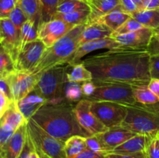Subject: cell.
<instances>
[{
  "label": "cell",
  "mask_w": 159,
  "mask_h": 158,
  "mask_svg": "<svg viewBox=\"0 0 159 158\" xmlns=\"http://www.w3.org/2000/svg\"><path fill=\"white\" fill-rule=\"evenodd\" d=\"M1 41H2V37H0V43H1Z\"/></svg>",
  "instance_id": "9f6ffc18"
},
{
  "label": "cell",
  "mask_w": 159,
  "mask_h": 158,
  "mask_svg": "<svg viewBox=\"0 0 159 158\" xmlns=\"http://www.w3.org/2000/svg\"><path fill=\"white\" fill-rule=\"evenodd\" d=\"M29 158H40V156H38V154H37V152L35 151V150H34L31 152L30 154Z\"/></svg>",
  "instance_id": "f5cc1de1"
},
{
  "label": "cell",
  "mask_w": 159,
  "mask_h": 158,
  "mask_svg": "<svg viewBox=\"0 0 159 158\" xmlns=\"http://www.w3.org/2000/svg\"><path fill=\"white\" fill-rule=\"evenodd\" d=\"M7 80L13 102L23 99L35 88L40 77L30 71L15 70L8 74Z\"/></svg>",
  "instance_id": "30bf717a"
},
{
  "label": "cell",
  "mask_w": 159,
  "mask_h": 158,
  "mask_svg": "<svg viewBox=\"0 0 159 158\" xmlns=\"http://www.w3.org/2000/svg\"><path fill=\"white\" fill-rule=\"evenodd\" d=\"M12 102H13L11 101L6 94L0 91V120L11 106Z\"/></svg>",
  "instance_id": "b9f144b4"
},
{
  "label": "cell",
  "mask_w": 159,
  "mask_h": 158,
  "mask_svg": "<svg viewBox=\"0 0 159 158\" xmlns=\"http://www.w3.org/2000/svg\"><path fill=\"white\" fill-rule=\"evenodd\" d=\"M82 10H90L87 0H61L57 13H70Z\"/></svg>",
  "instance_id": "f546056e"
},
{
  "label": "cell",
  "mask_w": 159,
  "mask_h": 158,
  "mask_svg": "<svg viewBox=\"0 0 159 158\" xmlns=\"http://www.w3.org/2000/svg\"><path fill=\"white\" fill-rule=\"evenodd\" d=\"M68 81L65 64L57 65L40 76L36 88L50 104H60L67 101L65 98V85Z\"/></svg>",
  "instance_id": "5b68a950"
},
{
  "label": "cell",
  "mask_w": 159,
  "mask_h": 158,
  "mask_svg": "<svg viewBox=\"0 0 159 158\" xmlns=\"http://www.w3.org/2000/svg\"><path fill=\"white\" fill-rule=\"evenodd\" d=\"M17 2L18 0H0V19L9 18L17 6Z\"/></svg>",
  "instance_id": "74e56055"
},
{
  "label": "cell",
  "mask_w": 159,
  "mask_h": 158,
  "mask_svg": "<svg viewBox=\"0 0 159 158\" xmlns=\"http://www.w3.org/2000/svg\"><path fill=\"white\" fill-rule=\"evenodd\" d=\"M86 146L87 149L95 152V153L104 155V156L107 154V150H105L103 145L96 135L89 136L86 138Z\"/></svg>",
  "instance_id": "8d00e7d4"
},
{
  "label": "cell",
  "mask_w": 159,
  "mask_h": 158,
  "mask_svg": "<svg viewBox=\"0 0 159 158\" xmlns=\"http://www.w3.org/2000/svg\"><path fill=\"white\" fill-rule=\"evenodd\" d=\"M0 121L2 123L6 124V125L10 127L11 129H12L14 131H16L22 125L27 122L21 113V112L19 110L16 102H12L11 106L9 107L7 112L5 113V115Z\"/></svg>",
  "instance_id": "d4e9b609"
},
{
  "label": "cell",
  "mask_w": 159,
  "mask_h": 158,
  "mask_svg": "<svg viewBox=\"0 0 159 158\" xmlns=\"http://www.w3.org/2000/svg\"><path fill=\"white\" fill-rule=\"evenodd\" d=\"M127 112L121 125L136 134L155 138L159 133V107L137 104L126 105Z\"/></svg>",
  "instance_id": "277c9868"
},
{
  "label": "cell",
  "mask_w": 159,
  "mask_h": 158,
  "mask_svg": "<svg viewBox=\"0 0 159 158\" xmlns=\"http://www.w3.org/2000/svg\"><path fill=\"white\" fill-rule=\"evenodd\" d=\"M16 131L0 121V153Z\"/></svg>",
  "instance_id": "f35d334b"
},
{
  "label": "cell",
  "mask_w": 159,
  "mask_h": 158,
  "mask_svg": "<svg viewBox=\"0 0 159 158\" xmlns=\"http://www.w3.org/2000/svg\"><path fill=\"white\" fill-rule=\"evenodd\" d=\"M47 48L46 45L39 38L23 45L20 48L15 62L16 70L31 72L40 63Z\"/></svg>",
  "instance_id": "9c48e42d"
},
{
  "label": "cell",
  "mask_w": 159,
  "mask_h": 158,
  "mask_svg": "<svg viewBox=\"0 0 159 158\" xmlns=\"http://www.w3.org/2000/svg\"><path fill=\"white\" fill-rule=\"evenodd\" d=\"M113 33V31L105 25L97 22H91L85 26L81 36L79 45L93 40L110 37Z\"/></svg>",
  "instance_id": "44dd1931"
},
{
  "label": "cell",
  "mask_w": 159,
  "mask_h": 158,
  "mask_svg": "<svg viewBox=\"0 0 159 158\" xmlns=\"http://www.w3.org/2000/svg\"><path fill=\"white\" fill-rule=\"evenodd\" d=\"M38 26L32 20H28L22 26L20 29L21 38V47L26 43L38 39Z\"/></svg>",
  "instance_id": "1f68e13d"
},
{
  "label": "cell",
  "mask_w": 159,
  "mask_h": 158,
  "mask_svg": "<svg viewBox=\"0 0 159 158\" xmlns=\"http://www.w3.org/2000/svg\"><path fill=\"white\" fill-rule=\"evenodd\" d=\"M120 3L122 10L130 15L138 11V7L132 0H120Z\"/></svg>",
  "instance_id": "f6af8a7d"
},
{
  "label": "cell",
  "mask_w": 159,
  "mask_h": 158,
  "mask_svg": "<svg viewBox=\"0 0 159 158\" xmlns=\"http://www.w3.org/2000/svg\"><path fill=\"white\" fill-rule=\"evenodd\" d=\"M47 102V99L37 91L35 87L27 95L16 102V105L19 110L27 121Z\"/></svg>",
  "instance_id": "e0dca14e"
},
{
  "label": "cell",
  "mask_w": 159,
  "mask_h": 158,
  "mask_svg": "<svg viewBox=\"0 0 159 158\" xmlns=\"http://www.w3.org/2000/svg\"><path fill=\"white\" fill-rule=\"evenodd\" d=\"M65 98L69 102H78L83 99L82 83L67 81L65 85Z\"/></svg>",
  "instance_id": "d6a6232c"
},
{
  "label": "cell",
  "mask_w": 159,
  "mask_h": 158,
  "mask_svg": "<svg viewBox=\"0 0 159 158\" xmlns=\"http://www.w3.org/2000/svg\"><path fill=\"white\" fill-rule=\"evenodd\" d=\"M95 89H96V85L93 80L82 82V91L85 99L90 97L94 93Z\"/></svg>",
  "instance_id": "7bdbcfd3"
},
{
  "label": "cell",
  "mask_w": 159,
  "mask_h": 158,
  "mask_svg": "<svg viewBox=\"0 0 159 158\" xmlns=\"http://www.w3.org/2000/svg\"><path fill=\"white\" fill-rule=\"evenodd\" d=\"M75 158H105V156L96 153L92 150H89V149H86Z\"/></svg>",
  "instance_id": "c3c4849f"
},
{
  "label": "cell",
  "mask_w": 159,
  "mask_h": 158,
  "mask_svg": "<svg viewBox=\"0 0 159 158\" xmlns=\"http://www.w3.org/2000/svg\"><path fill=\"white\" fill-rule=\"evenodd\" d=\"M0 91L4 94H6L11 101L13 102L12 94H11L10 88H9V82H8L6 76L0 75Z\"/></svg>",
  "instance_id": "bcb514c9"
},
{
  "label": "cell",
  "mask_w": 159,
  "mask_h": 158,
  "mask_svg": "<svg viewBox=\"0 0 159 158\" xmlns=\"http://www.w3.org/2000/svg\"><path fill=\"white\" fill-rule=\"evenodd\" d=\"M0 158H3V157H2V156L1 154H0Z\"/></svg>",
  "instance_id": "11a10c76"
},
{
  "label": "cell",
  "mask_w": 159,
  "mask_h": 158,
  "mask_svg": "<svg viewBox=\"0 0 159 158\" xmlns=\"http://www.w3.org/2000/svg\"><path fill=\"white\" fill-rule=\"evenodd\" d=\"M159 8V0H144L143 9H154Z\"/></svg>",
  "instance_id": "f907efd6"
},
{
  "label": "cell",
  "mask_w": 159,
  "mask_h": 158,
  "mask_svg": "<svg viewBox=\"0 0 159 158\" xmlns=\"http://www.w3.org/2000/svg\"><path fill=\"white\" fill-rule=\"evenodd\" d=\"M71 102L46 103L31 119L53 137L65 143L73 136H91L79 123Z\"/></svg>",
  "instance_id": "7a4b0ae2"
},
{
  "label": "cell",
  "mask_w": 159,
  "mask_h": 158,
  "mask_svg": "<svg viewBox=\"0 0 159 158\" xmlns=\"http://www.w3.org/2000/svg\"><path fill=\"white\" fill-rule=\"evenodd\" d=\"M85 26L86 24L74 26L58 41L47 48L40 63L31 72L40 77L43 72L54 67L69 63L79 47L81 36Z\"/></svg>",
  "instance_id": "3957f363"
},
{
  "label": "cell",
  "mask_w": 159,
  "mask_h": 158,
  "mask_svg": "<svg viewBox=\"0 0 159 158\" xmlns=\"http://www.w3.org/2000/svg\"><path fill=\"white\" fill-rule=\"evenodd\" d=\"M105 158H146L145 153H135V154H119V153H109Z\"/></svg>",
  "instance_id": "7dc6e473"
},
{
  "label": "cell",
  "mask_w": 159,
  "mask_h": 158,
  "mask_svg": "<svg viewBox=\"0 0 159 158\" xmlns=\"http://www.w3.org/2000/svg\"><path fill=\"white\" fill-rule=\"evenodd\" d=\"M131 16L145 27L155 29L159 26V8L137 11Z\"/></svg>",
  "instance_id": "484cf974"
},
{
  "label": "cell",
  "mask_w": 159,
  "mask_h": 158,
  "mask_svg": "<svg viewBox=\"0 0 159 158\" xmlns=\"http://www.w3.org/2000/svg\"><path fill=\"white\" fill-rule=\"evenodd\" d=\"M74 112L79 123L90 136L100 134L109 129L92 112L91 101L83 99L78 102Z\"/></svg>",
  "instance_id": "8fae6325"
},
{
  "label": "cell",
  "mask_w": 159,
  "mask_h": 158,
  "mask_svg": "<svg viewBox=\"0 0 159 158\" xmlns=\"http://www.w3.org/2000/svg\"><path fill=\"white\" fill-rule=\"evenodd\" d=\"M96 89L88 100L91 102H112L124 105H135L136 101L133 94L132 85L121 83H104L94 81Z\"/></svg>",
  "instance_id": "52a82bcc"
},
{
  "label": "cell",
  "mask_w": 159,
  "mask_h": 158,
  "mask_svg": "<svg viewBox=\"0 0 159 158\" xmlns=\"http://www.w3.org/2000/svg\"><path fill=\"white\" fill-rule=\"evenodd\" d=\"M86 138L82 136H73L65 143V152L67 158H75L87 149Z\"/></svg>",
  "instance_id": "83f0119b"
},
{
  "label": "cell",
  "mask_w": 159,
  "mask_h": 158,
  "mask_svg": "<svg viewBox=\"0 0 159 158\" xmlns=\"http://www.w3.org/2000/svg\"><path fill=\"white\" fill-rule=\"evenodd\" d=\"M90 12H91L90 10H82L70 12V13H57L54 15V19L62 20L73 26L87 24L89 22Z\"/></svg>",
  "instance_id": "f1b7e54d"
},
{
  "label": "cell",
  "mask_w": 159,
  "mask_h": 158,
  "mask_svg": "<svg viewBox=\"0 0 159 158\" xmlns=\"http://www.w3.org/2000/svg\"><path fill=\"white\" fill-rule=\"evenodd\" d=\"M153 138L142 134H137L116 147L110 153L119 154H135V153H145L148 146Z\"/></svg>",
  "instance_id": "d6986e66"
},
{
  "label": "cell",
  "mask_w": 159,
  "mask_h": 158,
  "mask_svg": "<svg viewBox=\"0 0 159 158\" xmlns=\"http://www.w3.org/2000/svg\"><path fill=\"white\" fill-rule=\"evenodd\" d=\"M26 129L36 152L50 158H67L65 143L48 134L31 119L26 122Z\"/></svg>",
  "instance_id": "8992f818"
},
{
  "label": "cell",
  "mask_w": 159,
  "mask_h": 158,
  "mask_svg": "<svg viewBox=\"0 0 159 158\" xmlns=\"http://www.w3.org/2000/svg\"><path fill=\"white\" fill-rule=\"evenodd\" d=\"M27 137L26 122L14 133L7 143L4 146L0 154L3 158H18L21 153Z\"/></svg>",
  "instance_id": "ac0fdd59"
},
{
  "label": "cell",
  "mask_w": 159,
  "mask_h": 158,
  "mask_svg": "<svg viewBox=\"0 0 159 158\" xmlns=\"http://www.w3.org/2000/svg\"><path fill=\"white\" fill-rule=\"evenodd\" d=\"M17 5L23 11L30 20L39 26L41 18V7L40 0H18Z\"/></svg>",
  "instance_id": "4316f807"
},
{
  "label": "cell",
  "mask_w": 159,
  "mask_h": 158,
  "mask_svg": "<svg viewBox=\"0 0 159 158\" xmlns=\"http://www.w3.org/2000/svg\"><path fill=\"white\" fill-rule=\"evenodd\" d=\"M90 7L89 22L93 21L116 9H122L120 0H87Z\"/></svg>",
  "instance_id": "ffe728a7"
},
{
  "label": "cell",
  "mask_w": 159,
  "mask_h": 158,
  "mask_svg": "<svg viewBox=\"0 0 159 158\" xmlns=\"http://www.w3.org/2000/svg\"><path fill=\"white\" fill-rule=\"evenodd\" d=\"M154 33H155V34H159V26L156 29H154Z\"/></svg>",
  "instance_id": "db71d44e"
},
{
  "label": "cell",
  "mask_w": 159,
  "mask_h": 158,
  "mask_svg": "<svg viewBox=\"0 0 159 158\" xmlns=\"http://www.w3.org/2000/svg\"><path fill=\"white\" fill-rule=\"evenodd\" d=\"M151 54L147 48H113L89 56L82 64L92 73L93 81L104 83L148 85Z\"/></svg>",
  "instance_id": "6da1fadb"
},
{
  "label": "cell",
  "mask_w": 159,
  "mask_h": 158,
  "mask_svg": "<svg viewBox=\"0 0 159 158\" xmlns=\"http://www.w3.org/2000/svg\"><path fill=\"white\" fill-rule=\"evenodd\" d=\"M131 17L130 14L124 12L122 9H116L114 11L109 12L96 20L92 22H97V23L103 24L110 28L114 32L115 30L120 27L127 20ZM91 23V22H90Z\"/></svg>",
  "instance_id": "7402d4cb"
},
{
  "label": "cell",
  "mask_w": 159,
  "mask_h": 158,
  "mask_svg": "<svg viewBox=\"0 0 159 158\" xmlns=\"http://www.w3.org/2000/svg\"><path fill=\"white\" fill-rule=\"evenodd\" d=\"M149 89L159 99V79L152 78L148 85Z\"/></svg>",
  "instance_id": "681fc988"
},
{
  "label": "cell",
  "mask_w": 159,
  "mask_h": 158,
  "mask_svg": "<svg viewBox=\"0 0 159 158\" xmlns=\"http://www.w3.org/2000/svg\"><path fill=\"white\" fill-rule=\"evenodd\" d=\"M65 74L68 81L82 83L93 80L92 73L85 68L82 62L75 64H65Z\"/></svg>",
  "instance_id": "603a6c76"
},
{
  "label": "cell",
  "mask_w": 159,
  "mask_h": 158,
  "mask_svg": "<svg viewBox=\"0 0 159 158\" xmlns=\"http://www.w3.org/2000/svg\"><path fill=\"white\" fill-rule=\"evenodd\" d=\"M147 50L151 56L159 55V34H154Z\"/></svg>",
  "instance_id": "ee69618b"
},
{
  "label": "cell",
  "mask_w": 159,
  "mask_h": 158,
  "mask_svg": "<svg viewBox=\"0 0 159 158\" xmlns=\"http://www.w3.org/2000/svg\"><path fill=\"white\" fill-rule=\"evenodd\" d=\"M135 135H137L136 133L120 125L109 128L107 131L97 134L96 136L102 143L107 153H109L113 151L116 147L124 143Z\"/></svg>",
  "instance_id": "5bb4252c"
},
{
  "label": "cell",
  "mask_w": 159,
  "mask_h": 158,
  "mask_svg": "<svg viewBox=\"0 0 159 158\" xmlns=\"http://www.w3.org/2000/svg\"><path fill=\"white\" fill-rule=\"evenodd\" d=\"M120 46H122L113 37H107V38L87 42L83 44L79 45L75 54L73 55L71 61L68 64H75L81 63L82 61V58L85 56L95 50L102 49L110 50L113 49V48L120 47Z\"/></svg>",
  "instance_id": "9a60e30c"
},
{
  "label": "cell",
  "mask_w": 159,
  "mask_h": 158,
  "mask_svg": "<svg viewBox=\"0 0 159 158\" xmlns=\"http://www.w3.org/2000/svg\"><path fill=\"white\" fill-rule=\"evenodd\" d=\"M61 0H40L41 7V18L40 24L49 22L54 19L57 12Z\"/></svg>",
  "instance_id": "4dcf8cb0"
},
{
  "label": "cell",
  "mask_w": 159,
  "mask_h": 158,
  "mask_svg": "<svg viewBox=\"0 0 159 158\" xmlns=\"http://www.w3.org/2000/svg\"><path fill=\"white\" fill-rule=\"evenodd\" d=\"M15 63L7 51L0 46V75L7 76L15 71Z\"/></svg>",
  "instance_id": "836d02e7"
},
{
  "label": "cell",
  "mask_w": 159,
  "mask_h": 158,
  "mask_svg": "<svg viewBox=\"0 0 159 158\" xmlns=\"http://www.w3.org/2000/svg\"><path fill=\"white\" fill-rule=\"evenodd\" d=\"M146 158H159V139L153 138L145 150Z\"/></svg>",
  "instance_id": "ab89813d"
},
{
  "label": "cell",
  "mask_w": 159,
  "mask_h": 158,
  "mask_svg": "<svg viewBox=\"0 0 159 158\" xmlns=\"http://www.w3.org/2000/svg\"><path fill=\"white\" fill-rule=\"evenodd\" d=\"M9 19L11 20L14 26L16 27L17 29L20 30L23 26V25L29 19L26 16V14L23 12V11L20 9V6L17 5L15 9L12 11V12L9 15Z\"/></svg>",
  "instance_id": "d590c367"
},
{
  "label": "cell",
  "mask_w": 159,
  "mask_h": 158,
  "mask_svg": "<svg viewBox=\"0 0 159 158\" xmlns=\"http://www.w3.org/2000/svg\"><path fill=\"white\" fill-rule=\"evenodd\" d=\"M158 139H159V133H158Z\"/></svg>",
  "instance_id": "6f0895ef"
},
{
  "label": "cell",
  "mask_w": 159,
  "mask_h": 158,
  "mask_svg": "<svg viewBox=\"0 0 159 158\" xmlns=\"http://www.w3.org/2000/svg\"></svg>",
  "instance_id": "680465c9"
},
{
  "label": "cell",
  "mask_w": 159,
  "mask_h": 158,
  "mask_svg": "<svg viewBox=\"0 0 159 158\" xmlns=\"http://www.w3.org/2000/svg\"><path fill=\"white\" fill-rule=\"evenodd\" d=\"M0 46L7 51L15 63L21 48L20 30L16 29L9 18L0 19Z\"/></svg>",
  "instance_id": "7c38bea8"
},
{
  "label": "cell",
  "mask_w": 159,
  "mask_h": 158,
  "mask_svg": "<svg viewBox=\"0 0 159 158\" xmlns=\"http://www.w3.org/2000/svg\"><path fill=\"white\" fill-rule=\"evenodd\" d=\"M133 94L137 103L147 106L159 107V99L148 88V85L132 86Z\"/></svg>",
  "instance_id": "cb8c5ba5"
},
{
  "label": "cell",
  "mask_w": 159,
  "mask_h": 158,
  "mask_svg": "<svg viewBox=\"0 0 159 158\" xmlns=\"http://www.w3.org/2000/svg\"><path fill=\"white\" fill-rule=\"evenodd\" d=\"M74 26H75L54 19L39 25L38 38L43 42L47 47H50L66 35Z\"/></svg>",
  "instance_id": "4fadbf2b"
},
{
  "label": "cell",
  "mask_w": 159,
  "mask_h": 158,
  "mask_svg": "<svg viewBox=\"0 0 159 158\" xmlns=\"http://www.w3.org/2000/svg\"><path fill=\"white\" fill-rule=\"evenodd\" d=\"M155 34L154 29L144 27L128 33L113 37L122 46L133 48H147Z\"/></svg>",
  "instance_id": "2e32d148"
},
{
  "label": "cell",
  "mask_w": 159,
  "mask_h": 158,
  "mask_svg": "<svg viewBox=\"0 0 159 158\" xmlns=\"http://www.w3.org/2000/svg\"><path fill=\"white\" fill-rule=\"evenodd\" d=\"M132 1H133L134 3L137 6L138 11L143 10V9H143V2H144V0H132Z\"/></svg>",
  "instance_id": "816d5d0a"
},
{
  "label": "cell",
  "mask_w": 159,
  "mask_h": 158,
  "mask_svg": "<svg viewBox=\"0 0 159 158\" xmlns=\"http://www.w3.org/2000/svg\"><path fill=\"white\" fill-rule=\"evenodd\" d=\"M145 27V26H143L141 23H140L138 20H136L135 19H134L133 17H130L129 20H127L120 27L118 28L116 30H115L114 32L112 33L111 37H115L116 36L121 35V34H125L128 33L134 32V31L138 30L140 29H142V28Z\"/></svg>",
  "instance_id": "e575fe53"
},
{
  "label": "cell",
  "mask_w": 159,
  "mask_h": 158,
  "mask_svg": "<svg viewBox=\"0 0 159 158\" xmlns=\"http://www.w3.org/2000/svg\"><path fill=\"white\" fill-rule=\"evenodd\" d=\"M91 110L107 127L120 125L127 116V106L112 102H91Z\"/></svg>",
  "instance_id": "ba28073f"
},
{
  "label": "cell",
  "mask_w": 159,
  "mask_h": 158,
  "mask_svg": "<svg viewBox=\"0 0 159 158\" xmlns=\"http://www.w3.org/2000/svg\"><path fill=\"white\" fill-rule=\"evenodd\" d=\"M150 74L152 78L159 79V55L151 56Z\"/></svg>",
  "instance_id": "60d3db41"
}]
</instances>
